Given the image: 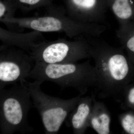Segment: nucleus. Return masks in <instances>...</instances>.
<instances>
[{
  "label": "nucleus",
  "instance_id": "1",
  "mask_svg": "<svg viewBox=\"0 0 134 134\" xmlns=\"http://www.w3.org/2000/svg\"><path fill=\"white\" fill-rule=\"evenodd\" d=\"M1 22L8 26L31 29L41 32H63L71 38L81 35L99 37L106 30L103 24L81 23L72 19L66 10H50L48 14L32 17H14Z\"/></svg>",
  "mask_w": 134,
  "mask_h": 134
},
{
  "label": "nucleus",
  "instance_id": "9",
  "mask_svg": "<svg viewBox=\"0 0 134 134\" xmlns=\"http://www.w3.org/2000/svg\"><path fill=\"white\" fill-rule=\"evenodd\" d=\"M108 9L114 15L119 26L134 20V0H106Z\"/></svg>",
  "mask_w": 134,
  "mask_h": 134
},
{
  "label": "nucleus",
  "instance_id": "3",
  "mask_svg": "<svg viewBox=\"0 0 134 134\" xmlns=\"http://www.w3.org/2000/svg\"><path fill=\"white\" fill-rule=\"evenodd\" d=\"M30 95L34 107L41 116L45 133L58 134L70 110L75 104L76 99L65 100L48 96L43 92V82L35 80L33 82L24 81Z\"/></svg>",
  "mask_w": 134,
  "mask_h": 134
},
{
  "label": "nucleus",
  "instance_id": "14",
  "mask_svg": "<svg viewBox=\"0 0 134 134\" xmlns=\"http://www.w3.org/2000/svg\"><path fill=\"white\" fill-rule=\"evenodd\" d=\"M99 118L101 121L100 125V134H109L110 133V118L106 114H103L100 115Z\"/></svg>",
  "mask_w": 134,
  "mask_h": 134
},
{
  "label": "nucleus",
  "instance_id": "15",
  "mask_svg": "<svg viewBox=\"0 0 134 134\" xmlns=\"http://www.w3.org/2000/svg\"><path fill=\"white\" fill-rule=\"evenodd\" d=\"M92 124L93 129L98 132V134H100V123L97 118H94L92 120Z\"/></svg>",
  "mask_w": 134,
  "mask_h": 134
},
{
  "label": "nucleus",
  "instance_id": "13",
  "mask_svg": "<svg viewBox=\"0 0 134 134\" xmlns=\"http://www.w3.org/2000/svg\"><path fill=\"white\" fill-rule=\"evenodd\" d=\"M42 0H18L21 8L24 10L33 9L40 4Z\"/></svg>",
  "mask_w": 134,
  "mask_h": 134
},
{
  "label": "nucleus",
  "instance_id": "7",
  "mask_svg": "<svg viewBox=\"0 0 134 134\" xmlns=\"http://www.w3.org/2000/svg\"><path fill=\"white\" fill-rule=\"evenodd\" d=\"M66 4L67 15L74 20L86 23H106L108 9L106 0H66Z\"/></svg>",
  "mask_w": 134,
  "mask_h": 134
},
{
  "label": "nucleus",
  "instance_id": "2",
  "mask_svg": "<svg viewBox=\"0 0 134 134\" xmlns=\"http://www.w3.org/2000/svg\"><path fill=\"white\" fill-rule=\"evenodd\" d=\"M24 81L13 85L9 89L0 90L1 134L33 132V128L29 125L27 117L33 104Z\"/></svg>",
  "mask_w": 134,
  "mask_h": 134
},
{
  "label": "nucleus",
  "instance_id": "11",
  "mask_svg": "<svg viewBox=\"0 0 134 134\" xmlns=\"http://www.w3.org/2000/svg\"><path fill=\"white\" fill-rule=\"evenodd\" d=\"M89 113L90 108L87 104L83 102L79 104L71 118V125L75 130L79 131L83 127Z\"/></svg>",
  "mask_w": 134,
  "mask_h": 134
},
{
  "label": "nucleus",
  "instance_id": "8",
  "mask_svg": "<svg viewBox=\"0 0 134 134\" xmlns=\"http://www.w3.org/2000/svg\"><path fill=\"white\" fill-rule=\"evenodd\" d=\"M0 40L2 45L20 48L29 53L33 48L47 41L41 32L33 30L20 33L0 28Z\"/></svg>",
  "mask_w": 134,
  "mask_h": 134
},
{
  "label": "nucleus",
  "instance_id": "17",
  "mask_svg": "<svg viewBox=\"0 0 134 134\" xmlns=\"http://www.w3.org/2000/svg\"><path fill=\"white\" fill-rule=\"evenodd\" d=\"M130 133L131 134H134V119L133 122L132 123L131 125V130H130Z\"/></svg>",
  "mask_w": 134,
  "mask_h": 134
},
{
  "label": "nucleus",
  "instance_id": "6",
  "mask_svg": "<svg viewBox=\"0 0 134 134\" xmlns=\"http://www.w3.org/2000/svg\"><path fill=\"white\" fill-rule=\"evenodd\" d=\"M88 67L87 63L47 64L35 62L29 77L43 82L48 81L54 83L62 89L69 86L80 89L82 87V75Z\"/></svg>",
  "mask_w": 134,
  "mask_h": 134
},
{
  "label": "nucleus",
  "instance_id": "5",
  "mask_svg": "<svg viewBox=\"0 0 134 134\" xmlns=\"http://www.w3.org/2000/svg\"><path fill=\"white\" fill-rule=\"evenodd\" d=\"M34 62L32 56L24 50L14 47L1 46L0 90L9 85L25 81L34 67Z\"/></svg>",
  "mask_w": 134,
  "mask_h": 134
},
{
  "label": "nucleus",
  "instance_id": "16",
  "mask_svg": "<svg viewBox=\"0 0 134 134\" xmlns=\"http://www.w3.org/2000/svg\"><path fill=\"white\" fill-rule=\"evenodd\" d=\"M131 125H132V124L130 122L127 121L125 119L122 120V125L123 128L127 132L129 133L130 130H131Z\"/></svg>",
  "mask_w": 134,
  "mask_h": 134
},
{
  "label": "nucleus",
  "instance_id": "10",
  "mask_svg": "<svg viewBox=\"0 0 134 134\" xmlns=\"http://www.w3.org/2000/svg\"><path fill=\"white\" fill-rule=\"evenodd\" d=\"M116 35L122 47L134 56V20L119 26Z\"/></svg>",
  "mask_w": 134,
  "mask_h": 134
},
{
  "label": "nucleus",
  "instance_id": "4",
  "mask_svg": "<svg viewBox=\"0 0 134 134\" xmlns=\"http://www.w3.org/2000/svg\"><path fill=\"white\" fill-rule=\"evenodd\" d=\"M29 54L35 62L47 64L74 63L91 55L90 46L85 35L75 38L74 41L65 39L47 40Z\"/></svg>",
  "mask_w": 134,
  "mask_h": 134
},
{
  "label": "nucleus",
  "instance_id": "12",
  "mask_svg": "<svg viewBox=\"0 0 134 134\" xmlns=\"http://www.w3.org/2000/svg\"><path fill=\"white\" fill-rule=\"evenodd\" d=\"M15 6L9 5L1 1L0 2V20L14 17L16 9Z\"/></svg>",
  "mask_w": 134,
  "mask_h": 134
}]
</instances>
